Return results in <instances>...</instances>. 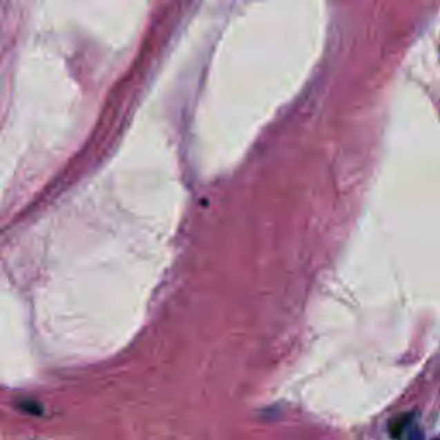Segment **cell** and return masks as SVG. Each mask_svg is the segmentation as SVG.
<instances>
[{
	"label": "cell",
	"mask_w": 440,
	"mask_h": 440,
	"mask_svg": "<svg viewBox=\"0 0 440 440\" xmlns=\"http://www.w3.org/2000/svg\"><path fill=\"white\" fill-rule=\"evenodd\" d=\"M413 418H414V413H401L397 414V417H394L389 425L390 437H392L394 440L403 439L404 435L408 434V428H410L411 423H413Z\"/></svg>",
	"instance_id": "obj_1"
},
{
	"label": "cell",
	"mask_w": 440,
	"mask_h": 440,
	"mask_svg": "<svg viewBox=\"0 0 440 440\" xmlns=\"http://www.w3.org/2000/svg\"><path fill=\"white\" fill-rule=\"evenodd\" d=\"M437 440H440V439H437Z\"/></svg>",
	"instance_id": "obj_2"
}]
</instances>
